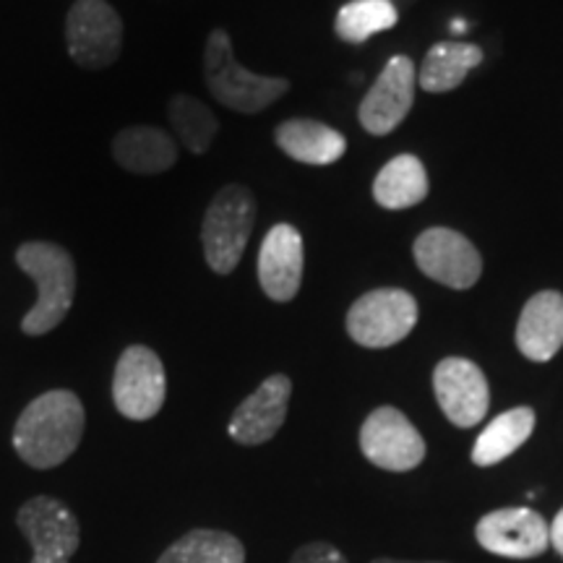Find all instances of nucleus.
<instances>
[{
  "label": "nucleus",
  "mask_w": 563,
  "mask_h": 563,
  "mask_svg": "<svg viewBox=\"0 0 563 563\" xmlns=\"http://www.w3.org/2000/svg\"><path fill=\"white\" fill-rule=\"evenodd\" d=\"M84 422L87 415L74 391H45L19 415L13 428V449L30 467L53 470L79 449Z\"/></svg>",
  "instance_id": "1"
},
{
  "label": "nucleus",
  "mask_w": 563,
  "mask_h": 563,
  "mask_svg": "<svg viewBox=\"0 0 563 563\" xmlns=\"http://www.w3.org/2000/svg\"><path fill=\"white\" fill-rule=\"evenodd\" d=\"M16 264L37 285V302L21 319V332L30 336L51 334L60 327L76 298L74 256L58 243L30 241L16 251Z\"/></svg>",
  "instance_id": "2"
},
{
  "label": "nucleus",
  "mask_w": 563,
  "mask_h": 563,
  "mask_svg": "<svg viewBox=\"0 0 563 563\" xmlns=\"http://www.w3.org/2000/svg\"><path fill=\"white\" fill-rule=\"evenodd\" d=\"M203 81L217 102L243 115H256L290 91L287 79L245 70L235 60L232 40L224 30L211 32L203 47Z\"/></svg>",
  "instance_id": "3"
},
{
  "label": "nucleus",
  "mask_w": 563,
  "mask_h": 563,
  "mask_svg": "<svg viewBox=\"0 0 563 563\" xmlns=\"http://www.w3.org/2000/svg\"><path fill=\"white\" fill-rule=\"evenodd\" d=\"M256 220V199L245 186L230 183L209 203L201 224L203 258L217 274H232L241 264Z\"/></svg>",
  "instance_id": "4"
},
{
  "label": "nucleus",
  "mask_w": 563,
  "mask_h": 563,
  "mask_svg": "<svg viewBox=\"0 0 563 563\" xmlns=\"http://www.w3.org/2000/svg\"><path fill=\"white\" fill-rule=\"evenodd\" d=\"M418 323V302L410 292L384 287L365 292L347 311V334L361 347L384 350L402 342Z\"/></svg>",
  "instance_id": "5"
},
{
  "label": "nucleus",
  "mask_w": 563,
  "mask_h": 563,
  "mask_svg": "<svg viewBox=\"0 0 563 563\" xmlns=\"http://www.w3.org/2000/svg\"><path fill=\"white\" fill-rule=\"evenodd\" d=\"M66 42L76 66L102 70L123 51V21L108 0H76L66 19Z\"/></svg>",
  "instance_id": "6"
},
{
  "label": "nucleus",
  "mask_w": 563,
  "mask_h": 563,
  "mask_svg": "<svg viewBox=\"0 0 563 563\" xmlns=\"http://www.w3.org/2000/svg\"><path fill=\"white\" fill-rule=\"evenodd\" d=\"M167 397V376L159 355L144 344H131L118 357L112 376V402L129 420H152Z\"/></svg>",
  "instance_id": "7"
},
{
  "label": "nucleus",
  "mask_w": 563,
  "mask_h": 563,
  "mask_svg": "<svg viewBox=\"0 0 563 563\" xmlns=\"http://www.w3.org/2000/svg\"><path fill=\"white\" fill-rule=\"evenodd\" d=\"M16 522L34 551L32 563H68L79 551V519L58 498H30L19 509Z\"/></svg>",
  "instance_id": "8"
},
{
  "label": "nucleus",
  "mask_w": 563,
  "mask_h": 563,
  "mask_svg": "<svg viewBox=\"0 0 563 563\" xmlns=\"http://www.w3.org/2000/svg\"><path fill=\"white\" fill-rule=\"evenodd\" d=\"M418 269L452 290H470L483 274L481 253L462 232L449 228L426 230L412 245Z\"/></svg>",
  "instance_id": "9"
},
{
  "label": "nucleus",
  "mask_w": 563,
  "mask_h": 563,
  "mask_svg": "<svg viewBox=\"0 0 563 563\" xmlns=\"http://www.w3.org/2000/svg\"><path fill=\"white\" fill-rule=\"evenodd\" d=\"M365 460L389 473H407L426 460V441L397 407H378L361 428Z\"/></svg>",
  "instance_id": "10"
},
{
  "label": "nucleus",
  "mask_w": 563,
  "mask_h": 563,
  "mask_svg": "<svg viewBox=\"0 0 563 563\" xmlns=\"http://www.w3.org/2000/svg\"><path fill=\"white\" fill-rule=\"evenodd\" d=\"M415 81H418V74H415V63L410 58L394 55L386 63L382 76L363 97L361 110H357L361 125L371 136H386L397 125H402L415 102Z\"/></svg>",
  "instance_id": "11"
},
{
  "label": "nucleus",
  "mask_w": 563,
  "mask_h": 563,
  "mask_svg": "<svg viewBox=\"0 0 563 563\" xmlns=\"http://www.w3.org/2000/svg\"><path fill=\"white\" fill-rule=\"evenodd\" d=\"M433 391L443 415L460 428L477 426L488 412V382L473 361L464 357L441 361L433 371Z\"/></svg>",
  "instance_id": "12"
},
{
  "label": "nucleus",
  "mask_w": 563,
  "mask_h": 563,
  "mask_svg": "<svg viewBox=\"0 0 563 563\" xmlns=\"http://www.w3.org/2000/svg\"><path fill=\"white\" fill-rule=\"evenodd\" d=\"M477 543L504 559H534L551 545L545 519L532 509H498L485 514L475 527Z\"/></svg>",
  "instance_id": "13"
},
{
  "label": "nucleus",
  "mask_w": 563,
  "mask_h": 563,
  "mask_svg": "<svg viewBox=\"0 0 563 563\" xmlns=\"http://www.w3.org/2000/svg\"><path fill=\"white\" fill-rule=\"evenodd\" d=\"M290 394L292 382L285 373L266 378L249 399H243L241 407L232 415L228 426L230 439L243 443V446H258V443L274 439L287 418Z\"/></svg>",
  "instance_id": "14"
},
{
  "label": "nucleus",
  "mask_w": 563,
  "mask_h": 563,
  "mask_svg": "<svg viewBox=\"0 0 563 563\" xmlns=\"http://www.w3.org/2000/svg\"><path fill=\"white\" fill-rule=\"evenodd\" d=\"M258 282L266 298L290 302L302 282V238L292 224H274L258 251Z\"/></svg>",
  "instance_id": "15"
},
{
  "label": "nucleus",
  "mask_w": 563,
  "mask_h": 563,
  "mask_svg": "<svg viewBox=\"0 0 563 563\" xmlns=\"http://www.w3.org/2000/svg\"><path fill=\"white\" fill-rule=\"evenodd\" d=\"M517 347L534 363L551 361L563 347V295L543 290L527 300L517 323Z\"/></svg>",
  "instance_id": "16"
},
{
  "label": "nucleus",
  "mask_w": 563,
  "mask_h": 563,
  "mask_svg": "<svg viewBox=\"0 0 563 563\" xmlns=\"http://www.w3.org/2000/svg\"><path fill=\"white\" fill-rule=\"evenodd\" d=\"M112 157L129 173L159 175L178 162V144L154 125H131L112 139Z\"/></svg>",
  "instance_id": "17"
},
{
  "label": "nucleus",
  "mask_w": 563,
  "mask_h": 563,
  "mask_svg": "<svg viewBox=\"0 0 563 563\" xmlns=\"http://www.w3.org/2000/svg\"><path fill=\"white\" fill-rule=\"evenodd\" d=\"M274 139L287 157L302 165H334L347 152V139L340 131L308 118L279 123Z\"/></svg>",
  "instance_id": "18"
},
{
  "label": "nucleus",
  "mask_w": 563,
  "mask_h": 563,
  "mask_svg": "<svg viewBox=\"0 0 563 563\" xmlns=\"http://www.w3.org/2000/svg\"><path fill=\"white\" fill-rule=\"evenodd\" d=\"M483 63V51L470 42H439L422 60L418 81L431 95L452 91L467 79V74Z\"/></svg>",
  "instance_id": "19"
},
{
  "label": "nucleus",
  "mask_w": 563,
  "mask_h": 563,
  "mask_svg": "<svg viewBox=\"0 0 563 563\" xmlns=\"http://www.w3.org/2000/svg\"><path fill=\"white\" fill-rule=\"evenodd\" d=\"M428 196V173L412 154L386 162L373 180V199L384 209H410Z\"/></svg>",
  "instance_id": "20"
},
{
  "label": "nucleus",
  "mask_w": 563,
  "mask_h": 563,
  "mask_svg": "<svg viewBox=\"0 0 563 563\" xmlns=\"http://www.w3.org/2000/svg\"><path fill=\"white\" fill-rule=\"evenodd\" d=\"M534 431V410L530 407H514L488 422V428L477 435L473 449V462L477 467L504 462L506 456L517 452Z\"/></svg>",
  "instance_id": "21"
},
{
  "label": "nucleus",
  "mask_w": 563,
  "mask_h": 563,
  "mask_svg": "<svg viewBox=\"0 0 563 563\" xmlns=\"http://www.w3.org/2000/svg\"><path fill=\"white\" fill-rule=\"evenodd\" d=\"M157 563H245V548L230 532L191 530L175 540Z\"/></svg>",
  "instance_id": "22"
},
{
  "label": "nucleus",
  "mask_w": 563,
  "mask_h": 563,
  "mask_svg": "<svg viewBox=\"0 0 563 563\" xmlns=\"http://www.w3.org/2000/svg\"><path fill=\"white\" fill-rule=\"evenodd\" d=\"M167 118H170L173 131L178 133L183 146L194 154H207L220 131L214 112L191 95H175L167 104Z\"/></svg>",
  "instance_id": "23"
},
{
  "label": "nucleus",
  "mask_w": 563,
  "mask_h": 563,
  "mask_svg": "<svg viewBox=\"0 0 563 563\" xmlns=\"http://www.w3.org/2000/svg\"><path fill=\"white\" fill-rule=\"evenodd\" d=\"M397 21L399 13L391 0H352L336 13L334 30L340 40L350 42V45H361L373 34L397 26Z\"/></svg>",
  "instance_id": "24"
},
{
  "label": "nucleus",
  "mask_w": 563,
  "mask_h": 563,
  "mask_svg": "<svg viewBox=\"0 0 563 563\" xmlns=\"http://www.w3.org/2000/svg\"><path fill=\"white\" fill-rule=\"evenodd\" d=\"M290 563H347V559L329 543H308L295 551Z\"/></svg>",
  "instance_id": "25"
},
{
  "label": "nucleus",
  "mask_w": 563,
  "mask_h": 563,
  "mask_svg": "<svg viewBox=\"0 0 563 563\" xmlns=\"http://www.w3.org/2000/svg\"><path fill=\"white\" fill-rule=\"evenodd\" d=\"M548 532H551V545L559 551V555H563V509L555 514L553 525L548 527Z\"/></svg>",
  "instance_id": "26"
},
{
  "label": "nucleus",
  "mask_w": 563,
  "mask_h": 563,
  "mask_svg": "<svg viewBox=\"0 0 563 563\" xmlns=\"http://www.w3.org/2000/svg\"><path fill=\"white\" fill-rule=\"evenodd\" d=\"M464 30H467V24H464V21H460V19L452 21V32H464Z\"/></svg>",
  "instance_id": "27"
},
{
  "label": "nucleus",
  "mask_w": 563,
  "mask_h": 563,
  "mask_svg": "<svg viewBox=\"0 0 563 563\" xmlns=\"http://www.w3.org/2000/svg\"><path fill=\"white\" fill-rule=\"evenodd\" d=\"M373 563H410V561H394V559H376Z\"/></svg>",
  "instance_id": "28"
}]
</instances>
